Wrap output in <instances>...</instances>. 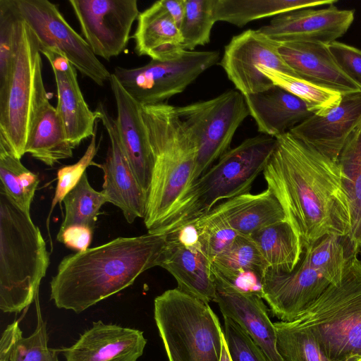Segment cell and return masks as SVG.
Instances as JSON below:
<instances>
[{
	"label": "cell",
	"mask_w": 361,
	"mask_h": 361,
	"mask_svg": "<svg viewBox=\"0 0 361 361\" xmlns=\"http://www.w3.org/2000/svg\"><path fill=\"white\" fill-rule=\"evenodd\" d=\"M328 47L345 73L361 87V49L338 41Z\"/></svg>",
	"instance_id": "obj_43"
},
{
	"label": "cell",
	"mask_w": 361,
	"mask_h": 361,
	"mask_svg": "<svg viewBox=\"0 0 361 361\" xmlns=\"http://www.w3.org/2000/svg\"><path fill=\"white\" fill-rule=\"evenodd\" d=\"M354 18L353 10L340 9L331 4L324 8H302L281 13L258 30L276 41L329 44L346 33Z\"/></svg>",
	"instance_id": "obj_16"
},
{
	"label": "cell",
	"mask_w": 361,
	"mask_h": 361,
	"mask_svg": "<svg viewBox=\"0 0 361 361\" xmlns=\"http://www.w3.org/2000/svg\"><path fill=\"white\" fill-rule=\"evenodd\" d=\"M40 59L38 39L19 16L11 74L6 87L0 91V145L20 159L25 154L35 72Z\"/></svg>",
	"instance_id": "obj_8"
},
{
	"label": "cell",
	"mask_w": 361,
	"mask_h": 361,
	"mask_svg": "<svg viewBox=\"0 0 361 361\" xmlns=\"http://www.w3.org/2000/svg\"><path fill=\"white\" fill-rule=\"evenodd\" d=\"M65 216L59 232L73 226H83L94 231L100 208L108 198L90 184L86 172L79 183L63 198Z\"/></svg>",
	"instance_id": "obj_35"
},
{
	"label": "cell",
	"mask_w": 361,
	"mask_h": 361,
	"mask_svg": "<svg viewBox=\"0 0 361 361\" xmlns=\"http://www.w3.org/2000/svg\"><path fill=\"white\" fill-rule=\"evenodd\" d=\"M109 83L115 99L117 112L115 121L123 152L137 182L147 195L154 161L141 105L126 91L112 73Z\"/></svg>",
	"instance_id": "obj_20"
},
{
	"label": "cell",
	"mask_w": 361,
	"mask_h": 361,
	"mask_svg": "<svg viewBox=\"0 0 361 361\" xmlns=\"http://www.w3.org/2000/svg\"><path fill=\"white\" fill-rule=\"evenodd\" d=\"M274 41L279 54L298 78L338 92L343 96L361 92V87L342 70L328 44Z\"/></svg>",
	"instance_id": "obj_22"
},
{
	"label": "cell",
	"mask_w": 361,
	"mask_h": 361,
	"mask_svg": "<svg viewBox=\"0 0 361 361\" xmlns=\"http://www.w3.org/2000/svg\"><path fill=\"white\" fill-rule=\"evenodd\" d=\"M216 0H185V14L180 27L183 48L195 51L210 42L214 23Z\"/></svg>",
	"instance_id": "obj_37"
},
{
	"label": "cell",
	"mask_w": 361,
	"mask_h": 361,
	"mask_svg": "<svg viewBox=\"0 0 361 361\" xmlns=\"http://www.w3.org/2000/svg\"><path fill=\"white\" fill-rule=\"evenodd\" d=\"M52 68L57 91L56 109L63 121L67 138L73 149L92 137L98 120L94 111L88 106L81 92L77 70L57 49L40 46Z\"/></svg>",
	"instance_id": "obj_17"
},
{
	"label": "cell",
	"mask_w": 361,
	"mask_h": 361,
	"mask_svg": "<svg viewBox=\"0 0 361 361\" xmlns=\"http://www.w3.org/2000/svg\"><path fill=\"white\" fill-rule=\"evenodd\" d=\"M250 237L269 269L290 272L301 259L304 250L301 239L286 220L266 226Z\"/></svg>",
	"instance_id": "obj_29"
},
{
	"label": "cell",
	"mask_w": 361,
	"mask_h": 361,
	"mask_svg": "<svg viewBox=\"0 0 361 361\" xmlns=\"http://www.w3.org/2000/svg\"><path fill=\"white\" fill-rule=\"evenodd\" d=\"M215 302L224 317L238 323L265 354L269 361H283L276 348L274 323L267 307L257 294L239 290L230 284L214 279Z\"/></svg>",
	"instance_id": "obj_23"
},
{
	"label": "cell",
	"mask_w": 361,
	"mask_h": 361,
	"mask_svg": "<svg viewBox=\"0 0 361 361\" xmlns=\"http://www.w3.org/2000/svg\"><path fill=\"white\" fill-rule=\"evenodd\" d=\"M276 144L275 137L261 135L228 149L188 188L150 233H169L208 213L219 201L250 192Z\"/></svg>",
	"instance_id": "obj_4"
},
{
	"label": "cell",
	"mask_w": 361,
	"mask_h": 361,
	"mask_svg": "<svg viewBox=\"0 0 361 361\" xmlns=\"http://www.w3.org/2000/svg\"><path fill=\"white\" fill-rule=\"evenodd\" d=\"M361 123V92L344 95L341 103L322 116L312 114L289 132L337 162L354 130Z\"/></svg>",
	"instance_id": "obj_19"
},
{
	"label": "cell",
	"mask_w": 361,
	"mask_h": 361,
	"mask_svg": "<svg viewBox=\"0 0 361 361\" xmlns=\"http://www.w3.org/2000/svg\"><path fill=\"white\" fill-rule=\"evenodd\" d=\"M19 15L13 0H0V91L8 81L16 53Z\"/></svg>",
	"instance_id": "obj_39"
},
{
	"label": "cell",
	"mask_w": 361,
	"mask_h": 361,
	"mask_svg": "<svg viewBox=\"0 0 361 361\" xmlns=\"http://www.w3.org/2000/svg\"><path fill=\"white\" fill-rule=\"evenodd\" d=\"M104 126L110 141L106 158L101 166L104 171L102 192L109 202L121 209L129 224L145 217L147 195L137 182L119 139L115 118L104 104L98 103L94 110Z\"/></svg>",
	"instance_id": "obj_14"
},
{
	"label": "cell",
	"mask_w": 361,
	"mask_h": 361,
	"mask_svg": "<svg viewBox=\"0 0 361 361\" xmlns=\"http://www.w3.org/2000/svg\"><path fill=\"white\" fill-rule=\"evenodd\" d=\"M188 223H192L196 226L201 248L212 262L226 251L239 235L221 220L208 214Z\"/></svg>",
	"instance_id": "obj_40"
},
{
	"label": "cell",
	"mask_w": 361,
	"mask_h": 361,
	"mask_svg": "<svg viewBox=\"0 0 361 361\" xmlns=\"http://www.w3.org/2000/svg\"><path fill=\"white\" fill-rule=\"evenodd\" d=\"M137 20L133 38L138 56L165 61L178 57L185 51L180 30L160 0L140 12Z\"/></svg>",
	"instance_id": "obj_27"
},
{
	"label": "cell",
	"mask_w": 361,
	"mask_h": 361,
	"mask_svg": "<svg viewBox=\"0 0 361 361\" xmlns=\"http://www.w3.org/2000/svg\"><path fill=\"white\" fill-rule=\"evenodd\" d=\"M331 283L301 259L290 272L267 269L262 281V296L272 314L282 322L296 319Z\"/></svg>",
	"instance_id": "obj_15"
},
{
	"label": "cell",
	"mask_w": 361,
	"mask_h": 361,
	"mask_svg": "<svg viewBox=\"0 0 361 361\" xmlns=\"http://www.w3.org/2000/svg\"><path fill=\"white\" fill-rule=\"evenodd\" d=\"M42 61L37 63L32 109L25 153L53 166L60 160L72 157L73 147L68 140L63 121L56 107L49 100L42 74Z\"/></svg>",
	"instance_id": "obj_18"
},
{
	"label": "cell",
	"mask_w": 361,
	"mask_h": 361,
	"mask_svg": "<svg viewBox=\"0 0 361 361\" xmlns=\"http://www.w3.org/2000/svg\"><path fill=\"white\" fill-rule=\"evenodd\" d=\"M224 335L231 361H269L249 334L235 321L224 317Z\"/></svg>",
	"instance_id": "obj_41"
},
{
	"label": "cell",
	"mask_w": 361,
	"mask_h": 361,
	"mask_svg": "<svg viewBox=\"0 0 361 361\" xmlns=\"http://www.w3.org/2000/svg\"><path fill=\"white\" fill-rule=\"evenodd\" d=\"M166 240L164 233L119 237L66 256L50 282L51 300L58 308L86 310L158 266Z\"/></svg>",
	"instance_id": "obj_2"
},
{
	"label": "cell",
	"mask_w": 361,
	"mask_h": 361,
	"mask_svg": "<svg viewBox=\"0 0 361 361\" xmlns=\"http://www.w3.org/2000/svg\"><path fill=\"white\" fill-rule=\"evenodd\" d=\"M96 135L97 128L91 137V142L85 154L78 162L72 165L65 166L59 169L57 172L58 182L51 202L49 215L56 204L61 202L66 195L79 183L82 176L86 172V169L92 163L98 149Z\"/></svg>",
	"instance_id": "obj_42"
},
{
	"label": "cell",
	"mask_w": 361,
	"mask_h": 361,
	"mask_svg": "<svg viewBox=\"0 0 361 361\" xmlns=\"http://www.w3.org/2000/svg\"><path fill=\"white\" fill-rule=\"evenodd\" d=\"M267 269L251 238L240 235L226 251L214 259L212 264V271L222 275L252 271L264 276Z\"/></svg>",
	"instance_id": "obj_38"
},
{
	"label": "cell",
	"mask_w": 361,
	"mask_h": 361,
	"mask_svg": "<svg viewBox=\"0 0 361 361\" xmlns=\"http://www.w3.org/2000/svg\"><path fill=\"white\" fill-rule=\"evenodd\" d=\"M347 193L351 228L347 236L353 252L361 235V123L348 139L338 159Z\"/></svg>",
	"instance_id": "obj_31"
},
{
	"label": "cell",
	"mask_w": 361,
	"mask_h": 361,
	"mask_svg": "<svg viewBox=\"0 0 361 361\" xmlns=\"http://www.w3.org/2000/svg\"><path fill=\"white\" fill-rule=\"evenodd\" d=\"M355 252L361 262V235L356 245Z\"/></svg>",
	"instance_id": "obj_47"
},
{
	"label": "cell",
	"mask_w": 361,
	"mask_h": 361,
	"mask_svg": "<svg viewBox=\"0 0 361 361\" xmlns=\"http://www.w3.org/2000/svg\"><path fill=\"white\" fill-rule=\"evenodd\" d=\"M352 252L347 236L326 235L304 248L302 257L331 283L336 284L342 279L347 259Z\"/></svg>",
	"instance_id": "obj_33"
},
{
	"label": "cell",
	"mask_w": 361,
	"mask_h": 361,
	"mask_svg": "<svg viewBox=\"0 0 361 361\" xmlns=\"http://www.w3.org/2000/svg\"><path fill=\"white\" fill-rule=\"evenodd\" d=\"M244 97L258 132L272 137L289 132L312 115L304 102L276 85Z\"/></svg>",
	"instance_id": "obj_26"
},
{
	"label": "cell",
	"mask_w": 361,
	"mask_h": 361,
	"mask_svg": "<svg viewBox=\"0 0 361 361\" xmlns=\"http://www.w3.org/2000/svg\"><path fill=\"white\" fill-rule=\"evenodd\" d=\"M146 343L138 329L98 321L73 345L59 350L66 361H137Z\"/></svg>",
	"instance_id": "obj_21"
},
{
	"label": "cell",
	"mask_w": 361,
	"mask_h": 361,
	"mask_svg": "<svg viewBox=\"0 0 361 361\" xmlns=\"http://www.w3.org/2000/svg\"><path fill=\"white\" fill-rule=\"evenodd\" d=\"M20 17L36 35L40 46L57 49L83 75L99 86L111 73L85 39L66 20L58 6L48 0H13Z\"/></svg>",
	"instance_id": "obj_11"
},
{
	"label": "cell",
	"mask_w": 361,
	"mask_h": 361,
	"mask_svg": "<svg viewBox=\"0 0 361 361\" xmlns=\"http://www.w3.org/2000/svg\"><path fill=\"white\" fill-rule=\"evenodd\" d=\"M212 264L200 242L183 243L166 235L158 266L175 278L179 290L207 303L214 302L216 297Z\"/></svg>",
	"instance_id": "obj_24"
},
{
	"label": "cell",
	"mask_w": 361,
	"mask_h": 361,
	"mask_svg": "<svg viewBox=\"0 0 361 361\" xmlns=\"http://www.w3.org/2000/svg\"><path fill=\"white\" fill-rule=\"evenodd\" d=\"M220 361H231V357H230L228 351V348H227V345H226L224 336V340H223L222 350H221Z\"/></svg>",
	"instance_id": "obj_46"
},
{
	"label": "cell",
	"mask_w": 361,
	"mask_h": 361,
	"mask_svg": "<svg viewBox=\"0 0 361 361\" xmlns=\"http://www.w3.org/2000/svg\"><path fill=\"white\" fill-rule=\"evenodd\" d=\"M39 183L37 174L0 145V190L27 214Z\"/></svg>",
	"instance_id": "obj_32"
},
{
	"label": "cell",
	"mask_w": 361,
	"mask_h": 361,
	"mask_svg": "<svg viewBox=\"0 0 361 361\" xmlns=\"http://www.w3.org/2000/svg\"><path fill=\"white\" fill-rule=\"evenodd\" d=\"M330 361H361V262L354 252L341 280L331 283L296 319Z\"/></svg>",
	"instance_id": "obj_6"
},
{
	"label": "cell",
	"mask_w": 361,
	"mask_h": 361,
	"mask_svg": "<svg viewBox=\"0 0 361 361\" xmlns=\"http://www.w3.org/2000/svg\"><path fill=\"white\" fill-rule=\"evenodd\" d=\"M160 1L177 26L180 29L185 14V0Z\"/></svg>",
	"instance_id": "obj_45"
},
{
	"label": "cell",
	"mask_w": 361,
	"mask_h": 361,
	"mask_svg": "<svg viewBox=\"0 0 361 361\" xmlns=\"http://www.w3.org/2000/svg\"><path fill=\"white\" fill-rule=\"evenodd\" d=\"M260 72L274 85L304 102L314 115H324L341 102L343 95L341 93L303 79L271 68H262Z\"/></svg>",
	"instance_id": "obj_34"
},
{
	"label": "cell",
	"mask_w": 361,
	"mask_h": 361,
	"mask_svg": "<svg viewBox=\"0 0 361 361\" xmlns=\"http://www.w3.org/2000/svg\"><path fill=\"white\" fill-rule=\"evenodd\" d=\"M205 214L221 220L244 236L286 220L280 203L268 188L257 194L248 192L226 200Z\"/></svg>",
	"instance_id": "obj_25"
},
{
	"label": "cell",
	"mask_w": 361,
	"mask_h": 361,
	"mask_svg": "<svg viewBox=\"0 0 361 361\" xmlns=\"http://www.w3.org/2000/svg\"><path fill=\"white\" fill-rule=\"evenodd\" d=\"M276 139L262 173L303 248L326 235L348 236L351 217L340 165L290 132Z\"/></svg>",
	"instance_id": "obj_1"
},
{
	"label": "cell",
	"mask_w": 361,
	"mask_h": 361,
	"mask_svg": "<svg viewBox=\"0 0 361 361\" xmlns=\"http://www.w3.org/2000/svg\"><path fill=\"white\" fill-rule=\"evenodd\" d=\"M92 233L93 231L88 227L73 226L59 232L56 239L70 248L82 252L88 249Z\"/></svg>",
	"instance_id": "obj_44"
},
{
	"label": "cell",
	"mask_w": 361,
	"mask_h": 361,
	"mask_svg": "<svg viewBox=\"0 0 361 361\" xmlns=\"http://www.w3.org/2000/svg\"><path fill=\"white\" fill-rule=\"evenodd\" d=\"M154 305L169 361H220L224 336L209 303L176 288L157 296Z\"/></svg>",
	"instance_id": "obj_7"
},
{
	"label": "cell",
	"mask_w": 361,
	"mask_h": 361,
	"mask_svg": "<svg viewBox=\"0 0 361 361\" xmlns=\"http://www.w3.org/2000/svg\"><path fill=\"white\" fill-rule=\"evenodd\" d=\"M49 253L30 214L0 190V309L18 313L38 295Z\"/></svg>",
	"instance_id": "obj_5"
},
{
	"label": "cell",
	"mask_w": 361,
	"mask_h": 361,
	"mask_svg": "<svg viewBox=\"0 0 361 361\" xmlns=\"http://www.w3.org/2000/svg\"><path fill=\"white\" fill-rule=\"evenodd\" d=\"M37 326L28 337H24L18 321L8 324L1 334L0 361H60L58 350L48 347V334L38 299H36Z\"/></svg>",
	"instance_id": "obj_30"
},
{
	"label": "cell",
	"mask_w": 361,
	"mask_h": 361,
	"mask_svg": "<svg viewBox=\"0 0 361 361\" xmlns=\"http://www.w3.org/2000/svg\"><path fill=\"white\" fill-rule=\"evenodd\" d=\"M276 348L283 361H330L312 334L294 322L274 323Z\"/></svg>",
	"instance_id": "obj_36"
},
{
	"label": "cell",
	"mask_w": 361,
	"mask_h": 361,
	"mask_svg": "<svg viewBox=\"0 0 361 361\" xmlns=\"http://www.w3.org/2000/svg\"><path fill=\"white\" fill-rule=\"evenodd\" d=\"M336 2V0H216L214 16L216 22H226L242 27L255 20Z\"/></svg>",
	"instance_id": "obj_28"
},
{
	"label": "cell",
	"mask_w": 361,
	"mask_h": 361,
	"mask_svg": "<svg viewBox=\"0 0 361 361\" xmlns=\"http://www.w3.org/2000/svg\"><path fill=\"white\" fill-rule=\"evenodd\" d=\"M68 3L96 56L109 61L124 51L140 13L137 0H70Z\"/></svg>",
	"instance_id": "obj_13"
},
{
	"label": "cell",
	"mask_w": 361,
	"mask_h": 361,
	"mask_svg": "<svg viewBox=\"0 0 361 361\" xmlns=\"http://www.w3.org/2000/svg\"><path fill=\"white\" fill-rule=\"evenodd\" d=\"M220 66L244 96L264 92L274 85L260 72L271 68L297 77L279 54L276 42L259 30H247L226 45ZM298 78V77H297Z\"/></svg>",
	"instance_id": "obj_12"
},
{
	"label": "cell",
	"mask_w": 361,
	"mask_h": 361,
	"mask_svg": "<svg viewBox=\"0 0 361 361\" xmlns=\"http://www.w3.org/2000/svg\"><path fill=\"white\" fill-rule=\"evenodd\" d=\"M141 110L154 161L144 217L152 233L190 185L197 145L176 106L141 105Z\"/></svg>",
	"instance_id": "obj_3"
},
{
	"label": "cell",
	"mask_w": 361,
	"mask_h": 361,
	"mask_svg": "<svg viewBox=\"0 0 361 361\" xmlns=\"http://www.w3.org/2000/svg\"><path fill=\"white\" fill-rule=\"evenodd\" d=\"M176 109L197 145L191 185L231 149L236 130L250 116V111L244 95L236 89Z\"/></svg>",
	"instance_id": "obj_9"
},
{
	"label": "cell",
	"mask_w": 361,
	"mask_h": 361,
	"mask_svg": "<svg viewBox=\"0 0 361 361\" xmlns=\"http://www.w3.org/2000/svg\"><path fill=\"white\" fill-rule=\"evenodd\" d=\"M219 52L186 51L165 61L151 60L136 68L116 66L112 73L140 105H154L183 92L204 71L219 62Z\"/></svg>",
	"instance_id": "obj_10"
}]
</instances>
